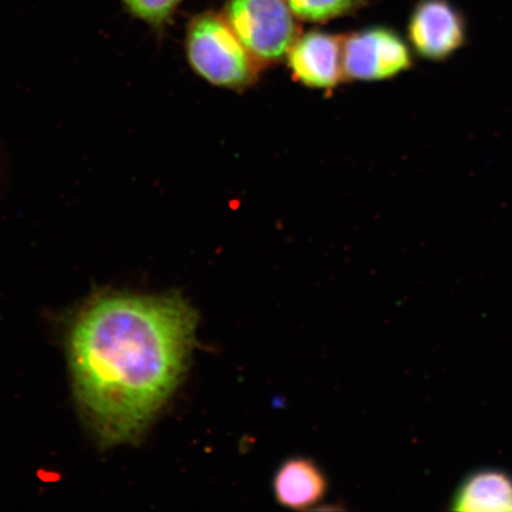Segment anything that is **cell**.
<instances>
[{
	"label": "cell",
	"mask_w": 512,
	"mask_h": 512,
	"mask_svg": "<svg viewBox=\"0 0 512 512\" xmlns=\"http://www.w3.org/2000/svg\"><path fill=\"white\" fill-rule=\"evenodd\" d=\"M196 315L179 296L107 294L69 336L76 398L105 446L140 437L175 392L195 342Z\"/></svg>",
	"instance_id": "6da1fadb"
},
{
	"label": "cell",
	"mask_w": 512,
	"mask_h": 512,
	"mask_svg": "<svg viewBox=\"0 0 512 512\" xmlns=\"http://www.w3.org/2000/svg\"><path fill=\"white\" fill-rule=\"evenodd\" d=\"M185 51L190 67L216 87L241 91L254 85L260 72L240 38L215 12H204L189 24Z\"/></svg>",
	"instance_id": "7a4b0ae2"
},
{
	"label": "cell",
	"mask_w": 512,
	"mask_h": 512,
	"mask_svg": "<svg viewBox=\"0 0 512 512\" xmlns=\"http://www.w3.org/2000/svg\"><path fill=\"white\" fill-rule=\"evenodd\" d=\"M222 15L261 68L283 60L300 35L287 0H227Z\"/></svg>",
	"instance_id": "3957f363"
},
{
	"label": "cell",
	"mask_w": 512,
	"mask_h": 512,
	"mask_svg": "<svg viewBox=\"0 0 512 512\" xmlns=\"http://www.w3.org/2000/svg\"><path fill=\"white\" fill-rule=\"evenodd\" d=\"M414 53L393 28L376 25L352 32L343 40L344 78L376 82L396 78L414 67Z\"/></svg>",
	"instance_id": "277c9868"
},
{
	"label": "cell",
	"mask_w": 512,
	"mask_h": 512,
	"mask_svg": "<svg viewBox=\"0 0 512 512\" xmlns=\"http://www.w3.org/2000/svg\"><path fill=\"white\" fill-rule=\"evenodd\" d=\"M406 40L419 59L443 63L467 46L469 25L452 0H416L409 12Z\"/></svg>",
	"instance_id": "5b68a950"
},
{
	"label": "cell",
	"mask_w": 512,
	"mask_h": 512,
	"mask_svg": "<svg viewBox=\"0 0 512 512\" xmlns=\"http://www.w3.org/2000/svg\"><path fill=\"white\" fill-rule=\"evenodd\" d=\"M344 37L323 31L299 35L286 55L294 79L315 89H332L344 78Z\"/></svg>",
	"instance_id": "8992f818"
},
{
	"label": "cell",
	"mask_w": 512,
	"mask_h": 512,
	"mask_svg": "<svg viewBox=\"0 0 512 512\" xmlns=\"http://www.w3.org/2000/svg\"><path fill=\"white\" fill-rule=\"evenodd\" d=\"M450 509L466 512L512 511V475L501 469H480L457 486Z\"/></svg>",
	"instance_id": "52a82bcc"
},
{
	"label": "cell",
	"mask_w": 512,
	"mask_h": 512,
	"mask_svg": "<svg viewBox=\"0 0 512 512\" xmlns=\"http://www.w3.org/2000/svg\"><path fill=\"white\" fill-rule=\"evenodd\" d=\"M273 489L275 499L285 508L305 510L322 501L328 483L323 472L311 460L293 458L275 473Z\"/></svg>",
	"instance_id": "ba28073f"
},
{
	"label": "cell",
	"mask_w": 512,
	"mask_h": 512,
	"mask_svg": "<svg viewBox=\"0 0 512 512\" xmlns=\"http://www.w3.org/2000/svg\"><path fill=\"white\" fill-rule=\"evenodd\" d=\"M293 15L300 21L324 23L354 15L367 4L366 0H287Z\"/></svg>",
	"instance_id": "9c48e42d"
},
{
	"label": "cell",
	"mask_w": 512,
	"mask_h": 512,
	"mask_svg": "<svg viewBox=\"0 0 512 512\" xmlns=\"http://www.w3.org/2000/svg\"><path fill=\"white\" fill-rule=\"evenodd\" d=\"M132 17L149 25L153 30H163L174 17L183 0H121Z\"/></svg>",
	"instance_id": "30bf717a"
}]
</instances>
